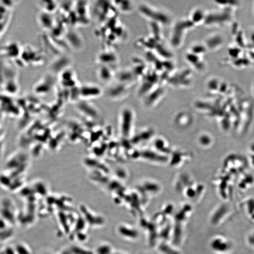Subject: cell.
<instances>
[{
  "label": "cell",
  "instance_id": "cell-1",
  "mask_svg": "<svg viewBox=\"0 0 254 254\" xmlns=\"http://www.w3.org/2000/svg\"><path fill=\"white\" fill-rule=\"evenodd\" d=\"M80 210L85 221L89 223L90 227H97L103 226L104 224L105 221L103 217L91 211L88 207L81 206Z\"/></svg>",
  "mask_w": 254,
  "mask_h": 254
},
{
  "label": "cell",
  "instance_id": "cell-2",
  "mask_svg": "<svg viewBox=\"0 0 254 254\" xmlns=\"http://www.w3.org/2000/svg\"><path fill=\"white\" fill-rule=\"evenodd\" d=\"M22 48L18 43H8L2 47L1 53L5 57L13 58L21 55Z\"/></svg>",
  "mask_w": 254,
  "mask_h": 254
},
{
  "label": "cell",
  "instance_id": "cell-3",
  "mask_svg": "<svg viewBox=\"0 0 254 254\" xmlns=\"http://www.w3.org/2000/svg\"><path fill=\"white\" fill-rule=\"evenodd\" d=\"M81 93L85 97H94L100 95L102 90L98 85L94 84H86L81 88Z\"/></svg>",
  "mask_w": 254,
  "mask_h": 254
},
{
  "label": "cell",
  "instance_id": "cell-4",
  "mask_svg": "<svg viewBox=\"0 0 254 254\" xmlns=\"http://www.w3.org/2000/svg\"><path fill=\"white\" fill-rule=\"evenodd\" d=\"M98 76L99 79L103 81H108L112 78L113 73L110 68L106 65H103L99 68Z\"/></svg>",
  "mask_w": 254,
  "mask_h": 254
},
{
  "label": "cell",
  "instance_id": "cell-5",
  "mask_svg": "<svg viewBox=\"0 0 254 254\" xmlns=\"http://www.w3.org/2000/svg\"><path fill=\"white\" fill-rule=\"evenodd\" d=\"M4 209H2L1 210V214L2 216L4 219L10 222V223H13L14 221V214L12 212V211L10 209L4 207Z\"/></svg>",
  "mask_w": 254,
  "mask_h": 254
},
{
  "label": "cell",
  "instance_id": "cell-6",
  "mask_svg": "<svg viewBox=\"0 0 254 254\" xmlns=\"http://www.w3.org/2000/svg\"><path fill=\"white\" fill-rule=\"evenodd\" d=\"M17 254H31L28 247L22 243L17 244L15 247Z\"/></svg>",
  "mask_w": 254,
  "mask_h": 254
},
{
  "label": "cell",
  "instance_id": "cell-7",
  "mask_svg": "<svg viewBox=\"0 0 254 254\" xmlns=\"http://www.w3.org/2000/svg\"><path fill=\"white\" fill-rule=\"evenodd\" d=\"M3 252L4 254H17L15 248L11 246H8L5 248Z\"/></svg>",
  "mask_w": 254,
  "mask_h": 254
},
{
  "label": "cell",
  "instance_id": "cell-8",
  "mask_svg": "<svg viewBox=\"0 0 254 254\" xmlns=\"http://www.w3.org/2000/svg\"><path fill=\"white\" fill-rule=\"evenodd\" d=\"M6 227V223L2 220V219H0V230H3Z\"/></svg>",
  "mask_w": 254,
  "mask_h": 254
},
{
  "label": "cell",
  "instance_id": "cell-9",
  "mask_svg": "<svg viewBox=\"0 0 254 254\" xmlns=\"http://www.w3.org/2000/svg\"><path fill=\"white\" fill-rule=\"evenodd\" d=\"M0 254H4V253H3V251H2V252H1V253H0Z\"/></svg>",
  "mask_w": 254,
  "mask_h": 254
}]
</instances>
